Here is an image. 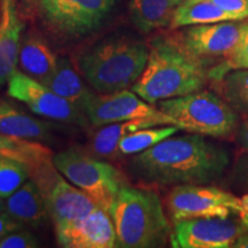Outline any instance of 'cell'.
I'll return each mask as SVG.
<instances>
[{"mask_svg":"<svg viewBox=\"0 0 248 248\" xmlns=\"http://www.w3.org/2000/svg\"><path fill=\"white\" fill-rule=\"evenodd\" d=\"M7 84L9 97L22 102L33 113L58 122L76 124L83 128L90 125L84 111L23 71L15 70L9 77Z\"/></svg>","mask_w":248,"mask_h":248,"instance_id":"9c48e42d","label":"cell"},{"mask_svg":"<svg viewBox=\"0 0 248 248\" xmlns=\"http://www.w3.org/2000/svg\"><path fill=\"white\" fill-rule=\"evenodd\" d=\"M24 225L15 221L13 217H11L6 212L0 213V240L7 235L11 232H13L17 229L23 228Z\"/></svg>","mask_w":248,"mask_h":248,"instance_id":"4dcf8cb0","label":"cell"},{"mask_svg":"<svg viewBox=\"0 0 248 248\" xmlns=\"http://www.w3.org/2000/svg\"><path fill=\"white\" fill-rule=\"evenodd\" d=\"M240 27V21L199 24L187 27L176 36L190 53L207 61L230 57L239 38Z\"/></svg>","mask_w":248,"mask_h":248,"instance_id":"7c38bea8","label":"cell"},{"mask_svg":"<svg viewBox=\"0 0 248 248\" xmlns=\"http://www.w3.org/2000/svg\"><path fill=\"white\" fill-rule=\"evenodd\" d=\"M233 248H248V231L238 238L233 245Z\"/></svg>","mask_w":248,"mask_h":248,"instance_id":"836d02e7","label":"cell"},{"mask_svg":"<svg viewBox=\"0 0 248 248\" xmlns=\"http://www.w3.org/2000/svg\"><path fill=\"white\" fill-rule=\"evenodd\" d=\"M178 130L175 125H163L161 128L152 126V128L138 130L121 139L119 153L122 155H136L154 146L163 139L171 137Z\"/></svg>","mask_w":248,"mask_h":248,"instance_id":"cb8c5ba5","label":"cell"},{"mask_svg":"<svg viewBox=\"0 0 248 248\" xmlns=\"http://www.w3.org/2000/svg\"><path fill=\"white\" fill-rule=\"evenodd\" d=\"M5 200V212L22 225L40 228L51 217L45 195L35 181L28 179Z\"/></svg>","mask_w":248,"mask_h":248,"instance_id":"2e32d148","label":"cell"},{"mask_svg":"<svg viewBox=\"0 0 248 248\" xmlns=\"http://www.w3.org/2000/svg\"><path fill=\"white\" fill-rule=\"evenodd\" d=\"M44 85L61 95L78 109L84 111L85 104L92 93L83 83L73 62L66 57L58 58L57 68Z\"/></svg>","mask_w":248,"mask_h":248,"instance_id":"d6986e66","label":"cell"},{"mask_svg":"<svg viewBox=\"0 0 248 248\" xmlns=\"http://www.w3.org/2000/svg\"><path fill=\"white\" fill-rule=\"evenodd\" d=\"M0 157L13 159L27 164L31 175L45 164L53 162L52 152L44 145L27 139L9 137L0 133Z\"/></svg>","mask_w":248,"mask_h":248,"instance_id":"603a6c76","label":"cell"},{"mask_svg":"<svg viewBox=\"0 0 248 248\" xmlns=\"http://www.w3.org/2000/svg\"><path fill=\"white\" fill-rule=\"evenodd\" d=\"M171 221L231 216H248V195L239 198L215 186L176 185L167 198Z\"/></svg>","mask_w":248,"mask_h":248,"instance_id":"52a82bcc","label":"cell"},{"mask_svg":"<svg viewBox=\"0 0 248 248\" xmlns=\"http://www.w3.org/2000/svg\"><path fill=\"white\" fill-rule=\"evenodd\" d=\"M116 247H161L171 237V228L159 195L124 185L109 208Z\"/></svg>","mask_w":248,"mask_h":248,"instance_id":"3957f363","label":"cell"},{"mask_svg":"<svg viewBox=\"0 0 248 248\" xmlns=\"http://www.w3.org/2000/svg\"><path fill=\"white\" fill-rule=\"evenodd\" d=\"M2 212H5V201H4V199H1V198H0V213H2Z\"/></svg>","mask_w":248,"mask_h":248,"instance_id":"e575fe53","label":"cell"},{"mask_svg":"<svg viewBox=\"0 0 248 248\" xmlns=\"http://www.w3.org/2000/svg\"><path fill=\"white\" fill-rule=\"evenodd\" d=\"M150 47L128 37L106 39L79 59L86 80L100 94L133 86L146 67Z\"/></svg>","mask_w":248,"mask_h":248,"instance_id":"277c9868","label":"cell"},{"mask_svg":"<svg viewBox=\"0 0 248 248\" xmlns=\"http://www.w3.org/2000/svg\"><path fill=\"white\" fill-rule=\"evenodd\" d=\"M53 164L68 182L85 192L107 213L126 182L123 173L114 166L73 148L54 155Z\"/></svg>","mask_w":248,"mask_h":248,"instance_id":"8992f818","label":"cell"},{"mask_svg":"<svg viewBox=\"0 0 248 248\" xmlns=\"http://www.w3.org/2000/svg\"><path fill=\"white\" fill-rule=\"evenodd\" d=\"M44 195L55 230L78 221L99 207L85 192L70 185L60 175L49 185Z\"/></svg>","mask_w":248,"mask_h":248,"instance_id":"5bb4252c","label":"cell"},{"mask_svg":"<svg viewBox=\"0 0 248 248\" xmlns=\"http://www.w3.org/2000/svg\"><path fill=\"white\" fill-rule=\"evenodd\" d=\"M235 133H237V137H235L237 144L241 148L248 151V119L240 124V126L237 129Z\"/></svg>","mask_w":248,"mask_h":248,"instance_id":"1f68e13d","label":"cell"},{"mask_svg":"<svg viewBox=\"0 0 248 248\" xmlns=\"http://www.w3.org/2000/svg\"><path fill=\"white\" fill-rule=\"evenodd\" d=\"M58 58L47 43L36 33H28L21 42L18 64L21 71L45 84L53 75Z\"/></svg>","mask_w":248,"mask_h":248,"instance_id":"e0dca14e","label":"cell"},{"mask_svg":"<svg viewBox=\"0 0 248 248\" xmlns=\"http://www.w3.org/2000/svg\"><path fill=\"white\" fill-rule=\"evenodd\" d=\"M247 231L248 216L183 219L173 223L171 244L178 248H229Z\"/></svg>","mask_w":248,"mask_h":248,"instance_id":"30bf717a","label":"cell"},{"mask_svg":"<svg viewBox=\"0 0 248 248\" xmlns=\"http://www.w3.org/2000/svg\"><path fill=\"white\" fill-rule=\"evenodd\" d=\"M148 47L146 67L131 88L148 104L200 91L210 78L207 61L190 53L177 36H157Z\"/></svg>","mask_w":248,"mask_h":248,"instance_id":"7a4b0ae2","label":"cell"},{"mask_svg":"<svg viewBox=\"0 0 248 248\" xmlns=\"http://www.w3.org/2000/svg\"><path fill=\"white\" fill-rule=\"evenodd\" d=\"M49 124L28 115L7 101L0 100V133L27 140H46Z\"/></svg>","mask_w":248,"mask_h":248,"instance_id":"ac0fdd59","label":"cell"},{"mask_svg":"<svg viewBox=\"0 0 248 248\" xmlns=\"http://www.w3.org/2000/svg\"><path fill=\"white\" fill-rule=\"evenodd\" d=\"M115 0H39L37 12L45 26L62 37H82L105 22Z\"/></svg>","mask_w":248,"mask_h":248,"instance_id":"ba28073f","label":"cell"},{"mask_svg":"<svg viewBox=\"0 0 248 248\" xmlns=\"http://www.w3.org/2000/svg\"><path fill=\"white\" fill-rule=\"evenodd\" d=\"M230 154L202 135L168 137L136 154L130 171L145 183L157 185H208L230 166Z\"/></svg>","mask_w":248,"mask_h":248,"instance_id":"6da1fadb","label":"cell"},{"mask_svg":"<svg viewBox=\"0 0 248 248\" xmlns=\"http://www.w3.org/2000/svg\"><path fill=\"white\" fill-rule=\"evenodd\" d=\"M31 177L27 164L13 159L0 157V198L7 199Z\"/></svg>","mask_w":248,"mask_h":248,"instance_id":"484cf974","label":"cell"},{"mask_svg":"<svg viewBox=\"0 0 248 248\" xmlns=\"http://www.w3.org/2000/svg\"><path fill=\"white\" fill-rule=\"evenodd\" d=\"M23 7H26V11L29 13H32L33 11H37L39 0H21Z\"/></svg>","mask_w":248,"mask_h":248,"instance_id":"d6a6232c","label":"cell"},{"mask_svg":"<svg viewBox=\"0 0 248 248\" xmlns=\"http://www.w3.org/2000/svg\"><path fill=\"white\" fill-rule=\"evenodd\" d=\"M185 1H187V0H173V2H175L176 6L181 5V4H183V2H185Z\"/></svg>","mask_w":248,"mask_h":248,"instance_id":"d590c367","label":"cell"},{"mask_svg":"<svg viewBox=\"0 0 248 248\" xmlns=\"http://www.w3.org/2000/svg\"><path fill=\"white\" fill-rule=\"evenodd\" d=\"M84 113L93 126H104L137 119H154L161 121L164 125H173L172 120L159 108L128 90L105 94L92 93L85 104Z\"/></svg>","mask_w":248,"mask_h":248,"instance_id":"8fae6325","label":"cell"},{"mask_svg":"<svg viewBox=\"0 0 248 248\" xmlns=\"http://www.w3.org/2000/svg\"><path fill=\"white\" fill-rule=\"evenodd\" d=\"M221 92L234 110L248 115V69H233L223 76Z\"/></svg>","mask_w":248,"mask_h":248,"instance_id":"d4e9b609","label":"cell"},{"mask_svg":"<svg viewBox=\"0 0 248 248\" xmlns=\"http://www.w3.org/2000/svg\"><path fill=\"white\" fill-rule=\"evenodd\" d=\"M160 125H164V124L161 121L154 119H137L107 124L93 136L91 151L94 156L106 157V159L115 157L119 154L121 139L138 130Z\"/></svg>","mask_w":248,"mask_h":248,"instance_id":"ffe728a7","label":"cell"},{"mask_svg":"<svg viewBox=\"0 0 248 248\" xmlns=\"http://www.w3.org/2000/svg\"><path fill=\"white\" fill-rule=\"evenodd\" d=\"M244 68L248 69V22H241L237 45L228 60L210 70V78L219 80L230 70Z\"/></svg>","mask_w":248,"mask_h":248,"instance_id":"4316f807","label":"cell"},{"mask_svg":"<svg viewBox=\"0 0 248 248\" xmlns=\"http://www.w3.org/2000/svg\"><path fill=\"white\" fill-rule=\"evenodd\" d=\"M23 28L17 0H0V86L16 70Z\"/></svg>","mask_w":248,"mask_h":248,"instance_id":"9a60e30c","label":"cell"},{"mask_svg":"<svg viewBox=\"0 0 248 248\" xmlns=\"http://www.w3.org/2000/svg\"><path fill=\"white\" fill-rule=\"evenodd\" d=\"M157 108L172 120L173 125L186 132L225 138L238 129V115L224 99L200 90L183 97L157 102Z\"/></svg>","mask_w":248,"mask_h":248,"instance_id":"5b68a950","label":"cell"},{"mask_svg":"<svg viewBox=\"0 0 248 248\" xmlns=\"http://www.w3.org/2000/svg\"><path fill=\"white\" fill-rule=\"evenodd\" d=\"M40 244L29 230L17 229L0 240V248H36Z\"/></svg>","mask_w":248,"mask_h":248,"instance_id":"83f0119b","label":"cell"},{"mask_svg":"<svg viewBox=\"0 0 248 248\" xmlns=\"http://www.w3.org/2000/svg\"><path fill=\"white\" fill-rule=\"evenodd\" d=\"M233 179L240 188L248 193V155L238 160L233 169Z\"/></svg>","mask_w":248,"mask_h":248,"instance_id":"f546056e","label":"cell"},{"mask_svg":"<svg viewBox=\"0 0 248 248\" xmlns=\"http://www.w3.org/2000/svg\"><path fill=\"white\" fill-rule=\"evenodd\" d=\"M58 244L64 248H114L116 233L111 217L100 207L64 228L55 230Z\"/></svg>","mask_w":248,"mask_h":248,"instance_id":"4fadbf2b","label":"cell"},{"mask_svg":"<svg viewBox=\"0 0 248 248\" xmlns=\"http://www.w3.org/2000/svg\"><path fill=\"white\" fill-rule=\"evenodd\" d=\"M223 11L230 14L234 21L248 18V0H212Z\"/></svg>","mask_w":248,"mask_h":248,"instance_id":"f1b7e54d","label":"cell"},{"mask_svg":"<svg viewBox=\"0 0 248 248\" xmlns=\"http://www.w3.org/2000/svg\"><path fill=\"white\" fill-rule=\"evenodd\" d=\"M224 21L234 20L212 0H187L176 7L169 29L176 30L179 28Z\"/></svg>","mask_w":248,"mask_h":248,"instance_id":"7402d4cb","label":"cell"},{"mask_svg":"<svg viewBox=\"0 0 248 248\" xmlns=\"http://www.w3.org/2000/svg\"><path fill=\"white\" fill-rule=\"evenodd\" d=\"M176 7L173 0H130L129 14L133 26L148 33L170 27Z\"/></svg>","mask_w":248,"mask_h":248,"instance_id":"44dd1931","label":"cell"}]
</instances>
